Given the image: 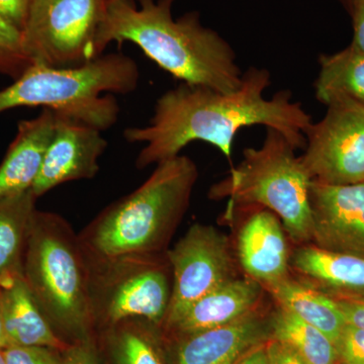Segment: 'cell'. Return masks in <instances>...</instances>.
Segmentation results:
<instances>
[{
    "mask_svg": "<svg viewBox=\"0 0 364 364\" xmlns=\"http://www.w3.org/2000/svg\"><path fill=\"white\" fill-rule=\"evenodd\" d=\"M305 133L301 160L312 181L326 184L364 181V105L341 100Z\"/></svg>",
    "mask_w": 364,
    "mask_h": 364,
    "instance_id": "9",
    "label": "cell"
},
{
    "mask_svg": "<svg viewBox=\"0 0 364 364\" xmlns=\"http://www.w3.org/2000/svg\"><path fill=\"white\" fill-rule=\"evenodd\" d=\"M160 326L132 318L105 330L111 364H165L155 331Z\"/></svg>",
    "mask_w": 364,
    "mask_h": 364,
    "instance_id": "23",
    "label": "cell"
},
{
    "mask_svg": "<svg viewBox=\"0 0 364 364\" xmlns=\"http://www.w3.org/2000/svg\"><path fill=\"white\" fill-rule=\"evenodd\" d=\"M0 364H6V355H4V349H0Z\"/></svg>",
    "mask_w": 364,
    "mask_h": 364,
    "instance_id": "34",
    "label": "cell"
},
{
    "mask_svg": "<svg viewBox=\"0 0 364 364\" xmlns=\"http://www.w3.org/2000/svg\"><path fill=\"white\" fill-rule=\"evenodd\" d=\"M314 245L364 257V181L326 184L312 181Z\"/></svg>",
    "mask_w": 364,
    "mask_h": 364,
    "instance_id": "11",
    "label": "cell"
},
{
    "mask_svg": "<svg viewBox=\"0 0 364 364\" xmlns=\"http://www.w3.org/2000/svg\"><path fill=\"white\" fill-rule=\"evenodd\" d=\"M33 64L23 50L21 31L0 16V74L16 80Z\"/></svg>",
    "mask_w": 364,
    "mask_h": 364,
    "instance_id": "24",
    "label": "cell"
},
{
    "mask_svg": "<svg viewBox=\"0 0 364 364\" xmlns=\"http://www.w3.org/2000/svg\"><path fill=\"white\" fill-rule=\"evenodd\" d=\"M264 287L252 279H232L189 306L165 329L179 336L236 322L259 310Z\"/></svg>",
    "mask_w": 364,
    "mask_h": 364,
    "instance_id": "16",
    "label": "cell"
},
{
    "mask_svg": "<svg viewBox=\"0 0 364 364\" xmlns=\"http://www.w3.org/2000/svg\"><path fill=\"white\" fill-rule=\"evenodd\" d=\"M85 254L93 331L132 318L162 327L172 289L166 252L105 258Z\"/></svg>",
    "mask_w": 364,
    "mask_h": 364,
    "instance_id": "7",
    "label": "cell"
},
{
    "mask_svg": "<svg viewBox=\"0 0 364 364\" xmlns=\"http://www.w3.org/2000/svg\"><path fill=\"white\" fill-rule=\"evenodd\" d=\"M270 85L267 69L251 67L244 72L240 87L231 92L181 82L163 93L147 126L124 130L128 142L144 144L136 167L145 168L178 156L195 141L215 146L230 159L237 133L251 126L274 129L296 150L305 149V133L312 117L293 100L289 90L264 97Z\"/></svg>",
    "mask_w": 364,
    "mask_h": 364,
    "instance_id": "1",
    "label": "cell"
},
{
    "mask_svg": "<svg viewBox=\"0 0 364 364\" xmlns=\"http://www.w3.org/2000/svg\"><path fill=\"white\" fill-rule=\"evenodd\" d=\"M7 347H9V341H7L6 331H4L1 309H0V349H6Z\"/></svg>",
    "mask_w": 364,
    "mask_h": 364,
    "instance_id": "33",
    "label": "cell"
},
{
    "mask_svg": "<svg viewBox=\"0 0 364 364\" xmlns=\"http://www.w3.org/2000/svg\"><path fill=\"white\" fill-rule=\"evenodd\" d=\"M353 18V41L351 44L364 54V0H349Z\"/></svg>",
    "mask_w": 364,
    "mask_h": 364,
    "instance_id": "31",
    "label": "cell"
},
{
    "mask_svg": "<svg viewBox=\"0 0 364 364\" xmlns=\"http://www.w3.org/2000/svg\"><path fill=\"white\" fill-rule=\"evenodd\" d=\"M6 364H62V351L42 346H9Z\"/></svg>",
    "mask_w": 364,
    "mask_h": 364,
    "instance_id": "25",
    "label": "cell"
},
{
    "mask_svg": "<svg viewBox=\"0 0 364 364\" xmlns=\"http://www.w3.org/2000/svg\"><path fill=\"white\" fill-rule=\"evenodd\" d=\"M56 129V114L44 109L39 116L23 119L0 165V200L33 188Z\"/></svg>",
    "mask_w": 364,
    "mask_h": 364,
    "instance_id": "15",
    "label": "cell"
},
{
    "mask_svg": "<svg viewBox=\"0 0 364 364\" xmlns=\"http://www.w3.org/2000/svg\"><path fill=\"white\" fill-rule=\"evenodd\" d=\"M253 210L239 233V261L250 279L268 289L289 277V249L279 218L267 208Z\"/></svg>",
    "mask_w": 364,
    "mask_h": 364,
    "instance_id": "13",
    "label": "cell"
},
{
    "mask_svg": "<svg viewBox=\"0 0 364 364\" xmlns=\"http://www.w3.org/2000/svg\"><path fill=\"white\" fill-rule=\"evenodd\" d=\"M296 147L267 128L259 148L244 150L243 159L208 191V198H228V208L259 207L277 215L296 244L312 241L310 173Z\"/></svg>",
    "mask_w": 364,
    "mask_h": 364,
    "instance_id": "6",
    "label": "cell"
},
{
    "mask_svg": "<svg viewBox=\"0 0 364 364\" xmlns=\"http://www.w3.org/2000/svg\"><path fill=\"white\" fill-rule=\"evenodd\" d=\"M336 348L338 364H364V331L346 324Z\"/></svg>",
    "mask_w": 364,
    "mask_h": 364,
    "instance_id": "26",
    "label": "cell"
},
{
    "mask_svg": "<svg viewBox=\"0 0 364 364\" xmlns=\"http://www.w3.org/2000/svg\"><path fill=\"white\" fill-rule=\"evenodd\" d=\"M270 337V323L256 311L231 324L182 336L177 364H237Z\"/></svg>",
    "mask_w": 364,
    "mask_h": 364,
    "instance_id": "14",
    "label": "cell"
},
{
    "mask_svg": "<svg viewBox=\"0 0 364 364\" xmlns=\"http://www.w3.org/2000/svg\"><path fill=\"white\" fill-rule=\"evenodd\" d=\"M291 265L329 296H364V257L303 245L294 253Z\"/></svg>",
    "mask_w": 364,
    "mask_h": 364,
    "instance_id": "18",
    "label": "cell"
},
{
    "mask_svg": "<svg viewBox=\"0 0 364 364\" xmlns=\"http://www.w3.org/2000/svg\"><path fill=\"white\" fill-rule=\"evenodd\" d=\"M23 275L60 338L66 337L73 344L93 337L85 248L61 215L36 212Z\"/></svg>",
    "mask_w": 364,
    "mask_h": 364,
    "instance_id": "5",
    "label": "cell"
},
{
    "mask_svg": "<svg viewBox=\"0 0 364 364\" xmlns=\"http://www.w3.org/2000/svg\"><path fill=\"white\" fill-rule=\"evenodd\" d=\"M265 348L270 364H306L291 347L277 340L269 338Z\"/></svg>",
    "mask_w": 364,
    "mask_h": 364,
    "instance_id": "30",
    "label": "cell"
},
{
    "mask_svg": "<svg viewBox=\"0 0 364 364\" xmlns=\"http://www.w3.org/2000/svg\"><path fill=\"white\" fill-rule=\"evenodd\" d=\"M193 160L178 155L158 163L140 188L102 210L79 235L95 257L167 252L198 181Z\"/></svg>",
    "mask_w": 364,
    "mask_h": 364,
    "instance_id": "3",
    "label": "cell"
},
{
    "mask_svg": "<svg viewBox=\"0 0 364 364\" xmlns=\"http://www.w3.org/2000/svg\"><path fill=\"white\" fill-rule=\"evenodd\" d=\"M269 323L270 338L291 347L306 364H338L334 342L293 313L279 306Z\"/></svg>",
    "mask_w": 364,
    "mask_h": 364,
    "instance_id": "22",
    "label": "cell"
},
{
    "mask_svg": "<svg viewBox=\"0 0 364 364\" xmlns=\"http://www.w3.org/2000/svg\"><path fill=\"white\" fill-rule=\"evenodd\" d=\"M237 364H270L265 344H261L248 352Z\"/></svg>",
    "mask_w": 364,
    "mask_h": 364,
    "instance_id": "32",
    "label": "cell"
},
{
    "mask_svg": "<svg viewBox=\"0 0 364 364\" xmlns=\"http://www.w3.org/2000/svg\"><path fill=\"white\" fill-rule=\"evenodd\" d=\"M107 0L100 46L133 43L163 70L182 83L231 92L238 90L243 72L236 53L224 38L205 28L196 13L178 20L174 0Z\"/></svg>",
    "mask_w": 364,
    "mask_h": 364,
    "instance_id": "2",
    "label": "cell"
},
{
    "mask_svg": "<svg viewBox=\"0 0 364 364\" xmlns=\"http://www.w3.org/2000/svg\"><path fill=\"white\" fill-rule=\"evenodd\" d=\"M37 196L32 189L0 200V280L23 272L26 241L36 212Z\"/></svg>",
    "mask_w": 364,
    "mask_h": 364,
    "instance_id": "21",
    "label": "cell"
},
{
    "mask_svg": "<svg viewBox=\"0 0 364 364\" xmlns=\"http://www.w3.org/2000/svg\"><path fill=\"white\" fill-rule=\"evenodd\" d=\"M267 289L280 308L317 328L336 345L346 321L332 296L289 277Z\"/></svg>",
    "mask_w": 364,
    "mask_h": 364,
    "instance_id": "19",
    "label": "cell"
},
{
    "mask_svg": "<svg viewBox=\"0 0 364 364\" xmlns=\"http://www.w3.org/2000/svg\"><path fill=\"white\" fill-rule=\"evenodd\" d=\"M56 114V129L32 188L37 198L66 182L93 178L107 147L102 131Z\"/></svg>",
    "mask_w": 364,
    "mask_h": 364,
    "instance_id": "12",
    "label": "cell"
},
{
    "mask_svg": "<svg viewBox=\"0 0 364 364\" xmlns=\"http://www.w3.org/2000/svg\"><path fill=\"white\" fill-rule=\"evenodd\" d=\"M315 97L326 107L341 100L364 105V54L353 45L332 55H321Z\"/></svg>",
    "mask_w": 364,
    "mask_h": 364,
    "instance_id": "20",
    "label": "cell"
},
{
    "mask_svg": "<svg viewBox=\"0 0 364 364\" xmlns=\"http://www.w3.org/2000/svg\"><path fill=\"white\" fill-rule=\"evenodd\" d=\"M166 254L171 267L172 289L164 328L198 299L234 279L229 241L215 227L193 225Z\"/></svg>",
    "mask_w": 364,
    "mask_h": 364,
    "instance_id": "10",
    "label": "cell"
},
{
    "mask_svg": "<svg viewBox=\"0 0 364 364\" xmlns=\"http://www.w3.org/2000/svg\"><path fill=\"white\" fill-rule=\"evenodd\" d=\"M62 364H102L93 337L69 345L62 351Z\"/></svg>",
    "mask_w": 364,
    "mask_h": 364,
    "instance_id": "27",
    "label": "cell"
},
{
    "mask_svg": "<svg viewBox=\"0 0 364 364\" xmlns=\"http://www.w3.org/2000/svg\"><path fill=\"white\" fill-rule=\"evenodd\" d=\"M332 298L336 301L337 305L343 314L346 324L364 331V296Z\"/></svg>",
    "mask_w": 364,
    "mask_h": 364,
    "instance_id": "29",
    "label": "cell"
},
{
    "mask_svg": "<svg viewBox=\"0 0 364 364\" xmlns=\"http://www.w3.org/2000/svg\"><path fill=\"white\" fill-rule=\"evenodd\" d=\"M33 0H0V16L23 31Z\"/></svg>",
    "mask_w": 364,
    "mask_h": 364,
    "instance_id": "28",
    "label": "cell"
},
{
    "mask_svg": "<svg viewBox=\"0 0 364 364\" xmlns=\"http://www.w3.org/2000/svg\"><path fill=\"white\" fill-rule=\"evenodd\" d=\"M345 1H346V2H347V4H348L349 0H345Z\"/></svg>",
    "mask_w": 364,
    "mask_h": 364,
    "instance_id": "35",
    "label": "cell"
},
{
    "mask_svg": "<svg viewBox=\"0 0 364 364\" xmlns=\"http://www.w3.org/2000/svg\"><path fill=\"white\" fill-rule=\"evenodd\" d=\"M107 0H33L21 40L33 63L63 68L104 54Z\"/></svg>",
    "mask_w": 364,
    "mask_h": 364,
    "instance_id": "8",
    "label": "cell"
},
{
    "mask_svg": "<svg viewBox=\"0 0 364 364\" xmlns=\"http://www.w3.org/2000/svg\"><path fill=\"white\" fill-rule=\"evenodd\" d=\"M139 80L138 64L122 53L63 68L33 63L0 90V114L16 107H43L102 132L119 119V104L112 93L133 92Z\"/></svg>",
    "mask_w": 364,
    "mask_h": 364,
    "instance_id": "4",
    "label": "cell"
},
{
    "mask_svg": "<svg viewBox=\"0 0 364 364\" xmlns=\"http://www.w3.org/2000/svg\"><path fill=\"white\" fill-rule=\"evenodd\" d=\"M0 309L9 346H42L65 350L26 284L23 272L0 280Z\"/></svg>",
    "mask_w": 364,
    "mask_h": 364,
    "instance_id": "17",
    "label": "cell"
}]
</instances>
